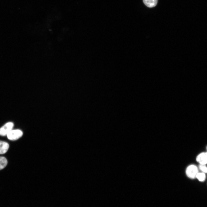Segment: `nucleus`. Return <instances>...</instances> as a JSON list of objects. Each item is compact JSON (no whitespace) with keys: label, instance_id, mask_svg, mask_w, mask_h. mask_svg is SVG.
Returning a JSON list of instances; mask_svg holds the SVG:
<instances>
[{"label":"nucleus","instance_id":"obj_3","mask_svg":"<svg viewBox=\"0 0 207 207\" xmlns=\"http://www.w3.org/2000/svg\"><path fill=\"white\" fill-rule=\"evenodd\" d=\"M14 126V124L12 122H8L0 129V135L5 136L9 132Z\"/></svg>","mask_w":207,"mask_h":207},{"label":"nucleus","instance_id":"obj_6","mask_svg":"<svg viewBox=\"0 0 207 207\" xmlns=\"http://www.w3.org/2000/svg\"><path fill=\"white\" fill-rule=\"evenodd\" d=\"M158 0H143L144 4L147 7H152L155 6Z\"/></svg>","mask_w":207,"mask_h":207},{"label":"nucleus","instance_id":"obj_4","mask_svg":"<svg viewBox=\"0 0 207 207\" xmlns=\"http://www.w3.org/2000/svg\"><path fill=\"white\" fill-rule=\"evenodd\" d=\"M196 160L200 164H207V152H203L199 154L197 157Z\"/></svg>","mask_w":207,"mask_h":207},{"label":"nucleus","instance_id":"obj_1","mask_svg":"<svg viewBox=\"0 0 207 207\" xmlns=\"http://www.w3.org/2000/svg\"><path fill=\"white\" fill-rule=\"evenodd\" d=\"M186 172L188 177L191 179H194L196 177V175L198 173V169L196 166L191 165L187 168Z\"/></svg>","mask_w":207,"mask_h":207},{"label":"nucleus","instance_id":"obj_9","mask_svg":"<svg viewBox=\"0 0 207 207\" xmlns=\"http://www.w3.org/2000/svg\"><path fill=\"white\" fill-rule=\"evenodd\" d=\"M199 168L200 170L204 172H207V167L205 164H200Z\"/></svg>","mask_w":207,"mask_h":207},{"label":"nucleus","instance_id":"obj_7","mask_svg":"<svg viewBox=\"0 0 207 207\" xmlns=\"http://www.w3.org/2000/svg\"><path fill=\"white\" fill-rule=\"evenodd\" d=\"M7 161L4 157L0 156V170L4 168L7 164Z\"/></svg>","mask_w":207,"mask_h":207},{"label":"nucleus","instance_id":"obj_2","mask_svg":"<svg viewBox=\"0 0 207 207\" xmlns=\"http://www.w3.org/2000/svg\"><path fill=\"white\" fill-rule=\"evenodd\" d=\"M23 133L21 130L16 129L11 130L7 135L9 139L15 140L21 137Z\"/></svg>","mask_w":207,"mask_h":207},{"label":"nucleus","instance_id":"obj_8","mask_svg":"<svg viewBox=\"0 0 207 207\" xmlns=\"http://www.w3.org/2000/svg\"><path fill=\"white\" fill-rule=\"evenodd\" d=\"M196 177L200 181H204L206 178V175L204 173H198Z\"/></svg>","mask_w":207,"mask_h":207},{"label":"nucleus","instance_id":"obj_5","mask_svg":"<svg viewBox=\"0 0 207 207\" xmlns=\"http://www.w3.org/2000/svg\"><path fill=\"white\" fill-rule=\"evenodd\" d=\"M8 143L5 142L0 141V154L5 153L9 148Z\"/></svg>","mask_w":207,"mask_h":207},{"label":"nucleus","instance_id":"obj_10","mask_svg":"<svg viewBox=\"0 0 207 207\" xmlns=\"http://www.w3.org/2000/svg\"><path fill=\"white\" fill-rule=\"evenodd\" d=\"M206 150H207V147H206Z\"/></svg>","mask_w":207,"mask_h":207}]
</instances>
